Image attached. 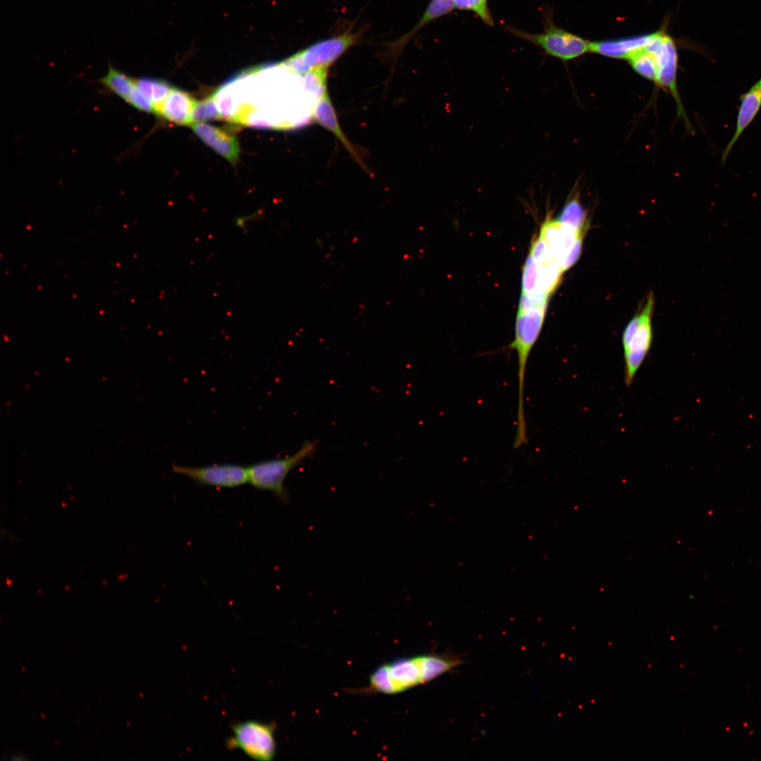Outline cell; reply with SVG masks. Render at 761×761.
Listing matches in <instances>:
<instances>
[{
	"label": "cell",
	"instance_id": "6da1fadb",
	"mask_svg": "<svg viewBox=\"0 0 761 761\" xmlns=\"http://www.w3.org/2000/svg\"><path fill=\"white\" fill-rule=\"evenodd\" d=\"M462 660L451 655L426 654L400 659L378 667L364 693L395 694L453 670Z\"/></svg>",
	"mask_w": 761,
	"mask_h": 761
},
{
	"label": "cell",
	"instance_id": "7a4b0ae2",
	"mask_svg": "<svg viewBox=\"0 0 761 761\" xmlns=\"http://www.w3.org/2000/svg\"><path fill=\"white\" fill-rule=\"evenodd\" d=\"M317 446L316 441L307 440L290 456L253 464L248 467L249 483L257 489L273 493L282 501L287 500L285 487L287 476L304 459L311 457Z\"/></svg>",
	"mask_w": 761,
	"mask_h": 761
},
{
	"label": "cell",
	"instance_id": "3957f363",
	"mask_svg": "<svg viewBox=\"0 0 761 761\" xmlns=\"http://www.w3.org/2000/svg\"><path fill=\"white\" fill-rule=\"evenodd\" d=\"M653 305L654 299L650 295L642 311L630 321L623 332L624 380L627 387L632 384L651 347Z\"/></svg>",
	"mask_w": 761,
	"mask_h": 761
},
{
	"label": "cell",
	"instance_id": "277c9868",
	"mask_svg": "<svg viewBox=\"0 0 761 761\" xmlns=\"http://www.w3.org/2000/svg\"><path fill=\"white\" fill-rule=\"evenodd\" d=\"M359 37V33L347 32L320 40L286 58L280 65L288 71L300 75L317 68H329L358 42Z\"/></svg>",
	"mask_w": 761,
	"mask_h": 761
},
{
	"label": "cell",
	"instance_id": "5b68a950",
	"mask_svg": "<svg viewBox=\"0 0 761 761\" xmlns=\"http://www.w3.org/2000/svg\"><path fill=\"white\" fill-rule=\"evenodd\" d=\"M645 49L655 56L657 72L655 83L669 91L674 99L679 116L683 118L688 132L693 128L686 116L681 100L677 85L678 51L675 40L667 32L666 27L652 32Z\"/></svg>",
	"mask_w": 761,
	"mask_h": 761
},
{
	"label": "cell",
	"instance_id": "8992f818",
	"mask_svg": "<svg viewBox=\"0 0 761 761\" xmlns=\"http://www.w3.org/2000/svg\"><path fill=\"white\" fill-rule=\"evenodd\" d=\"M233 736L227 740L229 749H240L252 759L269 761L276 751L275 726L256 720H247L232 726Z\"/></svg>",
	"mask_w": 761,
	"mask_h": 761
},
{
	"label": "cell",
	"instance_id": "52a82bcc",
	"mask_svg": "<svg viewBox=\"0 0 761 761\" xmlns=\"http://www.w3.org/2000/svg\"><path fill=\"white\" fill-rule=\"evenodd\" d=\"M508 30L539 46L548 55L562 61L572 60L590 51V42L555 26L550 19L547 20L542 33H528L512 27H508Z\"/></svg>",
	"mask_w": 761,
	"mask_h": 761
},
{
	"label": "cell",
	"instance_id": "ba28073f",
	"mask_svg": "<svg viewBox=\"0 0 761 761\" xmlns=\"http://www.w3.org/2000/svg\"><path fill=\"white\" fill-rule=\"evenodd\" d=\"M173 470L197 483L216 488H235L249 482L248 467L235 464L202 466L175 464Z\"/></svg>",
	"mask_w": 761,
	"mask_h": 761
},
{
	"label": "cell",
	"instance_id": "9c48e42d",
	"mask_svg": "<svg viewBox=\"0 0 761 761\" xmlns=\"http://www.w3.org/2000/svg\"><path fill=\"white\" fill-rule=\"evenodd\" d=\"M529 254L536 265L539 287L543 295L550 297L561 281L563 272L560 265L540 235L532 240Z\"/></svg>",
	"mask_w": 761,
	"mask_h": 761
},
{
	"label": "cell",
	"instance_id": "30bf717a",
	"mask_svg": "<svg viewBox=\"0 0 761 761\" xmlns=\"http://www.w3.org/2000/svg\"><path fill=\"white\" fill-rule=\"evenodd\" d=\"M107 90L140 111L153 113L154 106L140 92L135 78L109 65L108 71L100 80Z\"/></svg>",
	"mask_w": 761,
	"mask_h": 761
},
{
	"label": "cell",
	"instance_id": "8fae6325",
	"mask_svg": "<svg viewBox=\"0 0 761 761\" xmlns=\"http://www.w3.org/2000/svg\"><path fill=\"white\" fill-rule=\"evenodd\" d=\"M540 235L544 239L559 265L568 256L578 237L584 236L557 219L548 218L541 225Z\"/></svg>",
	"mask_w": 761,
	"mask_h": 761
},
{
	"label": "cell",
	"instance_id": "7c38bea8",
	"mask_svg": "<svg viewBox=\"0 0 761 761\" xmlns=\"http://www.w3.org/2000/svg\"><path fill=\"white\" fill-rule=\"evenodd\" d=\"M740 101L734 133L722 154V165L725 163L736 142L751 124L761 108V78L746 92L740 96Z\"/></svg>",
	"mask_w": 761,
	"mask_h": 761
},
{
	"label": "cell",
	"instance_id": "4fadbf2b",
	"mask_svg": "<svg viewBox=\"0 0 761 761\" xmlns=\"http://www.w3.org/2000/svg\"><path fill=\"white\" fill-rule=\"evenodd\" d=\"M191 127L195 134L215 152L231 163H235L240 153L237 137L216 126L194 123Z\"/></svg>",
	"mask_w": 761,
	"mask_h": 761
},
{
	"label": "cell",
	"instance_id": "5bb4252c",
	"mask_svg": "<svg viewBox=\"0 0 761 761\" xmlns=\"http://www.w3.org/2000/svg\"><path fill=\"white\" fill-rule=\"evenodd\" d=\"M195 103L190 94L173 87L163 102L155 108L154 113L178 125H191Z\"/></svg>",
	"mask_w": 761,
	"mask_h": 761
},
{
	"label": "cell",
	"instance_id": "9a60e30c",
	"mask_svg": "<svg viewBox=\"0 0 761 761\" xmlns=\"http://www.w3.org/2000/svg\"><path fill=\"white\" fill-rule=\"evenodd\" d=\"M651 33L619 39L590 42V51L612 58L628 60L645 47Z\"/></svg>",
	"mask_w": 761,
	"mask_h": 761
},
{
	"label": "cell",
	"instance_id": "2e32d148",
	"mask_svg": "<svg viewBox=\"0 0 761 761\" xmlns=\"http://www.w3.org/2000/svg\"><path fill=\"white\" fill-rule=\"evenodd\" d=\"M314 118L318 123L331 131L355 158L356 161L362 165L360 152L348 140L339 125L327 90L323 94L316 105Z\"/></svg>",
	"mask_w": 761,
	"mask_h": 761
},
{
	"label": "cell",
	"instance_id": "e0dca14e",
	"mask_svg": "<svg viewBox=\"0 0 761 761\" xmlns=\"http://www.w3.org/2000/svg\"><path fill=\"white\" fill-rule=\"evenodd\" d=\"M454 6V0H432L418 23L409 32L390 43L389 49L392 55L400 54L410 39L424 25L450 12Z\"/></svg>",
	"mask_w": 761,
	"mask_h": 761
},
{
	"label": "cell",
	"instance_id": "ac0fdd59",
	"mask_svg": "<svg viewBox=\"0 0 761 761\" xmlns=\"http://www.w3.org/2000/svg\"><path fill=\"white\" fill-rule=\"evenodd\" d=\"M135 79L140 92L151 102L154 109L163 102L173 88L169 83L161 79L148 77Z\"/></svg>",
	"mask_w": 761,
	"mask_h": 761
},
{
	"label": "cell",
	"instance_id": "d6986e66",
	"mask_svg": "<svg viewBox=\"0 0 761 761\" xmlns=\"http://www.w3.org/2000/svg\"><path fill=\"white\" fill-rule=\"evenodd\" d=\"M557 219L583 235L588 226L586 213L579 199L575 197L565 204Z\"/></svg>",
	"mask_w": 761,
	"mask_h": 761
},
{
	"label": "cell",
	"instance_id": "ffe728a7",
	"mask_svg": "<svg viewBox=\"0 0 761 761\" xmlns=\"http://www.w3.org/2000/svg\"><path fill=\"white\" fill-rule=\"evenodd\" d=\"M632 68L643 78L655 82L657 66L654 55L643 48L628 59Z\"/></svg>",
	"mask_w": 761,
	"mask_h": 761
},
{
	"label": "cell",
	"instance_id": "44dd1931",
	"mask_svg": "<svg viewBox=\"0 0 761 761\" xmlns=\"http://www.w3.org/2000/svg\"><path fill=\"white\" fill-rule=\"evenodd\" d=\"M521 289V293L528 296L549 297L543 295L539 287L536 265L530 254L526 257L523 267Z\"/></svg>",
	"mask_w": 761,
	"mask_h": 761
},
{
	"label": "cell",
	"instance_id": "7402d4cb",
	"mask_svg": "<svg viewBox=\"0 0 761 761\" xmlns=\"http://www.w3.org/2000/svg\"><path fill=\"white\" fill-rule=\"evenodd\" d=\"M221 118H222L214 94L202 101H196L192 113V124L202 120Z\"/></svg>",
	"mask_w": 761,
	"mask_h": 761
},
{
	"label": "cell",
	"instance_id": "603a6c76",
	"mask_svg": "<svg viewBox=\"0 0 761 761\" xmlns=\"http://www.w3.org/2000/svg\"><path fill=\"white\" fill-rule=\"evenodd\" d=\"M454 6L460 9L476 12L487 24L493 25V20L487 7V0H454Z\"/></svg>",
	"mask_w": 761,
	"mask_h": 761
},
{
	"label": "cell",
	"instance_id": "cb8c5ba5",
	"mask_svg": "<svg viewBox=\"0 0 761 761\" xmlns=\"http://www.w3.org/2000/svg\"><path fill=\"white\" fill-rule=\"evenodd\" d=\"M583 237L581 236L578 237L572 249L560 264L563 273L570 268L579 259L582 249Z\"/></svg>",
	"mask_w": 761,
	"mask_h": 761
}]
</instances>
